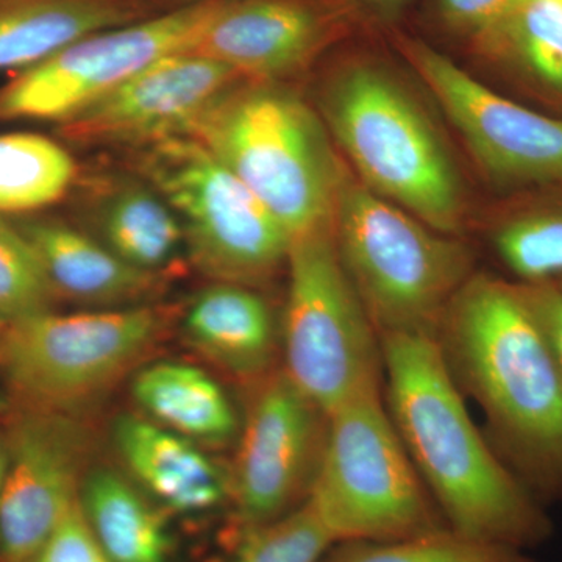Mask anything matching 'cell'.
<instances>
[{"label":"cell","instance_id":"7","mask_svg":"<svg viewBox=\"0 0 562 562\" xmlns=\"http://www.w3.org/2000/svg\"><path fill=\"white\" fill-rule=\"evenodd\" d=\"M127 166L169 203L187 257L206 279L258 288L286 265L291 236L283 225L191 136L128 151Z\"/></svg>","mask_w":562,"mask_h":562},{"label":"cell","instance_id":"8","mask_svg":"<svg viewBox=\"0 0 562 562\" xmlns=\"http://www.w3.org/2000/svg\"><path fill=\"white\" fill-rule=\"evenodd\" d=\"M171 317L154 303L24 317L0 335V371L27 406L77 416L149 358Z\"/></svg>","mask_w":562,"mask_h":562},{"label":"cell","instance_id":"30","mask_svg":"<svg viewBox=\"0 0 562 562\" xmlns=\"http://www.w3.org/2000/svg\"><path fill=\"white\" fill-rule=\"evenodd\" d=\"M33 562H111L92 536L79 498L63 516Z\"/></svg>","mask_w":562,"mask_h":562},{"label":"cell","instance_id":"20","mask_svg":"<svg viewBox=\"0 0 562 562\" xmlns=\"http://www.w3.org/2000/svg\"><path fill=\"white\" fill-rule=\"evenodd\" d=\"M165 10L158 0H0V70L31 68L85 36Z\"/></svg>","mask_w":562,"mask_h":562},{"label":"cell","instance_id":"24","mask_svg":"<svg viewBox=\"0 0 562 562\" xmlns=\"http://www.w3.org/2000/svg\"><path fill=\"white\" fill-rule=\"evenodd\" d=\"M536 191L543 201L508 214L492 233L495 254L517 283L562 277V187Z\"/></svg>","mask_w":562,"mask_h":562},{"label":"cell","instance_id":"35","mask_svg":"<svg viewBox=\"0 0 562 562\" xmlns=\"http://www.w3.org/2000/svg\"><path fill=\"white\" fill-rule=\"evenodd\" d=\"M7 325L9 324H7L5 321L0 319V335H2V331L5 330Z\"/></svg>","mask_w":562,"mask_h":562},{"label":"cell","instance_id":"15","mask_svg":"<svg viewBox=\"0 0 562 562\" xmlns=\"http://www.w3.org/2000/svg\"><path fill=\"white\" fill-rule=\"evenodd\" d=\"M360 21L358 0H221L191 52L241 79L284 83L312 68Z\"/></svg>","mask_w":562,"mask_h":562},{"label":"cell","instance_id":"6","mask_svg":"<svg viewBox=\"0 0 562 562\" xmlns=\"http://www.w3.org/2000/svg\"><path fill=\"white\" fill-rule=\"evenodd\" d=\"M335 543L397 541L450 530L406 453L382 391L328 414L308 501Z\"/></svg>","mask_w":562,"mask_h":562},{"label":"cell","instance_id":"31","mask_svg":"<svg viewBox=\"0 0 562 562\" xmlns=\"http://www.w3.org/2000/svg\"><path fill=\"white\" fill-rule=\"evenodd\" d=\"M514 283L541 328L562 382V292L554 281Z\"/></svg>","mask_w":562,"mask_h":562},{"label":"cell","instance_id":"17","mask_svg":"<svg viewBox=\"0 0 562 562\" xmlns=\"http://www.w3.org/2000/svg\"><path fill=\"white\" fill-rule=\"evenodd\" d=\"M11 222L32 244L57 297L114 310L146 305L161 290V276L133 268L76 225L49 217Z\"/></svg>","mask_w":562,"mask_h":562},{"label":"cell","instance_id":"33","mask_svg":"<svg viewBox=\"0 0 562 562\" xmlns=\"http://www.w3.org/2000/svg\"><path fill=\"white\" fill-rule=\"evenodd\" d=\"M9 441L7 436L0 435V494H2L3 483H5L7 472H9Z\"/></svg>","mask_w":562,"mask_h":562},{"label":"cell","instance_id":"25","mask_svg":"<svg viewBox=\"0 0 562 562\" xmlns=\"http://www.w3.org/2000/svg\"><path fill=\"white\" fill-rule=\"evenodd\" d=\"M484 54L509 58L562 102V0H524Z\"/></svg>","mask_w":562,"mask_h":562},{"label":"cell","instance_id":"13","mask_svg":"<svg viewBox=\"0 0 562 562\" xmlns=\"http://www.w3.org/2000/svg\"><path fill=\"white\" fill-rule=\"evenodd\" d=\"M0 494V553L33 562L79 498L92 453L90 428L72 414L27 406L10 424Z\"/></svg>","mask_w":562,"mask_h":562},{"label":"cell","instance_id":"9","mask_svg":"<svg viewBox=\"0 0 562 562\" xmlns=\"http://www.w3.org/2000/svg\"><path fill=\"white\" fill-rule=\"evenodd\" d=\"M284 372L325 413L382 391V339L344 269L333 224L291 239Z\"/></svg>","mask_w":562,"mask_h":562},{"label":"cell","instance_id":"19","mask_svg":"<svg viewBox=\"0 0 562 562\" xmlns=\"http://www.w3.org/2000/svg\"><path fill=\"white\" fill-rule=\"evenodd\" d=\"M183 331L198 353L243 382L273 371L272 313L255 288L211 281L188 305Z\"/></svg>","mask_w":562,"mask_h":562},{"label":"cell","instance_id":"18","mask_svg":"<svg viewBox=\"0 0 562 562\" xmlns=\"http://www.w3.org/2000/svg\"><path fill=\"white\" fill-rule=\"evenodd\" d=\"M113 439L135 483L169 512H209L231 497V475L191 439L131 414L114 422Z\"/></svg>","mask_w":562,"mask_h":562},{"label":"cell","instance_id":"2","mask_svg":"<svg viewBox=\"0 0 562 562\" xmlns=\"http://www.w3.org/2000/svg\"><path fill=\"white\" fill-rule=\"evenodd\" d=\"M447 368L486 419V438L543 506L562 501V382L513 280L472 276L436 333Z\"/></svg>","mask_w":562,"mask_h":562},{"label":"cell","instance_id":"32","mask_svg":"<svg viewBox=\"0 0 562 562\" xmlns=\"http://www.w3.org/2000/svg\"><path fill=\"white\" fill-rule=\"evenodd\" d=\"M358 2L368 5L384 21H394L403 14V11L408 10L414 0H358Z\"/></svg>","mask_w":562,"mask_h":562},{"label":"cell","instance_id":"34","mask_svg":"<svg viewBox=\"0 0 562 562\" xmlns=\"http://www.w3.org/2000/svg\"><path fill=\"white\" fill-rule=\"evenodd\" d=\"M166 9H173V7L187 5V3L198 2V0H158Z\"/></svg>","mask_w":562,"mask_h":562},{"label":"cell","instance_id":"12","mask_svg":"<svg viewBox=\"0 0 562 562\" xmlns=\"http://www.w3.org/2000/svg\"><path fill=\"white\" fill-rule=\"evenodd\" d=\"M397 46L491 180L514 192L562 187V117L509 101L416 38Z\"/></svg>","mask_w":562,"mask_h":562},{"label":"cell","instance_id":"21","mask_svg":"<svg viewBox=\"0 0 562 562\" xmlns=\"http://www.w3.org/2000/svg\"><path fill=\"white\" fill-rule=\"evenodd\" d=\"M132 394L155 424L191 441L224 443L238 430L235 408L221 384L187 362L160 361L140 368Z\"/></svg>","mask_w":562,"mask_h":562},{"label":"cell","instance_id":"29","mask_svg":"<svg viewBox=\"0 0 562 562\" xmlns=\"http://www.w3.org/2000/svg\"><path fill=\"white\" fill-rule=\"evenodd\" d=\"M524 0H432L439 24L486 52Z\"/></svg>","mask_w":562,"mask_h":562},{"label":"cell","instance_id":"4","mask_svg":"<svg viewBox=\"0 0 562 562\" xmlns=\"http://www.w3.org/2000/svg\"><path fill=\"white\" fill-rule=\"evenodd\" d=\"M317 102L325 127L369 190L432 231H460V176L430 117L394 74L362 58L342 63Z\"/></svg>","mask_w":562,"mask_h":562},{"label":"cell","instance_id":"10","mask_svg":"<svg viewBox=\"0 0 562 562\" xmlns=\"http://www.w3.org/2000/svg\"><path fill=\"white\" fill-rule=\"evenodd\" d=\"M221 0H198L85 36L0 87V122H61L168 55L191 52Z\"/></svg>","mask_w":562,"mask_h":562},{"label":"cell","instance_id":"14","mask_svg":"<svg viewBox=\"0 0 562 562\" xmlns=\"http://www.w3.org/2000/svg\"><path fill=\"white\" fill-rule=\"evenodd\" d=\"M238 80L235 70L205 55H168L58 122V133L85 149H143L187 135L195 117Z\"/></svg>","mask_w":562,"mask_h":562},{"label":"cell","instance_id":"26","mask_svg":"<svg viewBox=\"0 0 562 562\" xmlns=\"http://www.w3.org/2000/svg\"><path fill=\"white\" fill-rule=\"evenodd\" d=\"M321 562H532L522 550L473 541L452 530L397 539L335 543Z\"/></svg>","mask_w":562,"mask_h":562},{"label":"cell","instance_id":"3","mask_svg":"<svg viewBox=\"0 0 562 562\" xmlns=\"http://www.w3.org/2000/svg\"><path fill=\"white\" fill-rule=\"evenodd\" d=\"M187 135L235 173L291 239L333 224L344 165L319 114L286 85L236 81Z\"/></svg>","mask_w":562,"mask_h":562},{"label":"cell","instance_id":"23","mask_svg":"<svg viewBox=\"0 0 562 562\" xmlns=\"http://www.w3.org/2000/svg\"><path fill=\"white\" fill-rule=\"evenodd\" d=\"M80 169L65 147L35 133L0 135V216H22L70 194Z\"/></svg>","mask_w":562,"mask_h":562},{"label":"cell","instance_id":"1","mask_svg":"<svg viewBox=\"0 0 562 562\" xmlns=\"http://www.w3.org/2000/svg\"><path fill=\"white\" fill-rule=\"evenodd\" d=\"M380 339L387 413L447 527L522 552L549 541L546 506L473 424L438 339L408 333Z\"/></svg>","mask_w":562,"mask_h":562},{"label":"cell","instance_id":"16","mask_svg":"<svg viewBox=\"0 0 562 562\" xmlns=\"http://www.w3.org/2000/svg\"><path fill=\"white\" fill-rule=\"evenodd\" d=\"M70 194L81 231L139 271L165 276L184 250L179 217L128 166L80 172Z\"/></svg>","mask_w":562,"mask_h":562},{"label":"cell","instance_id":"5","mask_svg":"<svg viewBox=\"0 0 562 562\" xmlns=\"http://www.w3.org/2000/svg\"><path fill=\"white\" fill-rule=\"evenodd\" d=\"M333 233L347 276L380 336H435L472 277V255L450 235L380 198L344 166Z\"/></svg>","mask_w":562,"mask_h":562},{"label":"cell","instance_id":"22","mask_svg":"<svg viewBox=\"0 0 562 562\" xmlns=\"http://www.w3.org/2000/svg\"><path fill=\"white\" fill-rule=\"evenodd\" d=\"M85 520L111 562H169L165 517L121 473L95 468L79 492Z\"/></svg>","mask_w":562,"mask_h":562},{"label":"cell","instance_id":"27","mask_svg":"<svg viewBox=\"0 0 562 562\" xmlns=\"http://www.w3.org/2000/svg\"><path fill=\"white\" fill-rule=\"evenodd\" d=\"M335 541L308 503L272 522L238 527L225 562H321Z\"/></svg>","mask_w":562,"mask_h":562},{"label":"cell","instance_id":"36","mask_svg":"<svg viewBox=\"0 0 562 562\" xmlns=\"http://www.w3.org/2000/svg\"><path fill=\"white\" fill-rule=\"evenodd\" d=\"M554 283L558 284V288H560V290L562 292V277H561V279L554 280Z\"/></svg>","mask_w":562,"mask_h":562},{"label":"cell","instance_id":"28","mask_svg":"<svg viewBox=\"0 0 562 562\" xmlns=\"http://www.w3.org/2000/svg\"><path fill=\"white\" fill-rule=\"evenodd\" d=\"M57 299L32 244L0 216V319L11 324L50 312Z\"/></svg>","mask_w":562,"mask_h":562},{"label":"cell","instance_id":"11","mask_svg":"<svg viewBox=\"0 0 562 562\" xmlns=\"http://www.w3.org/2000/svg\"><path fill=\"white\" fill-rule=\"evenodd\" d=\"M250 387L231 473L238 527L272 522L308 501L328 435V413L283 368Z\"/></svg>","mask_w":562,"mask_h":562}]
</instances>
